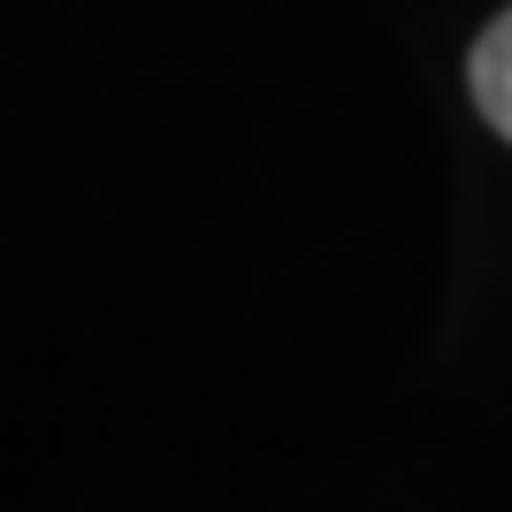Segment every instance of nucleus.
<instances>
[{"mask_svg": "<svg viewBox=\"0 0 512 512\" xmlns=\"http://www.w3.org/2000/svg\"><path fill=\"white\" fill-rule=\"evenodd\" d=\"M467 85H474V107H482V123L497 138H512V8L474 39L467 54Z\"/></svg>", "mask_w": 512, "mask_h": 512, "instance_id": "1", "label": "nucleus"}]
</instances>
